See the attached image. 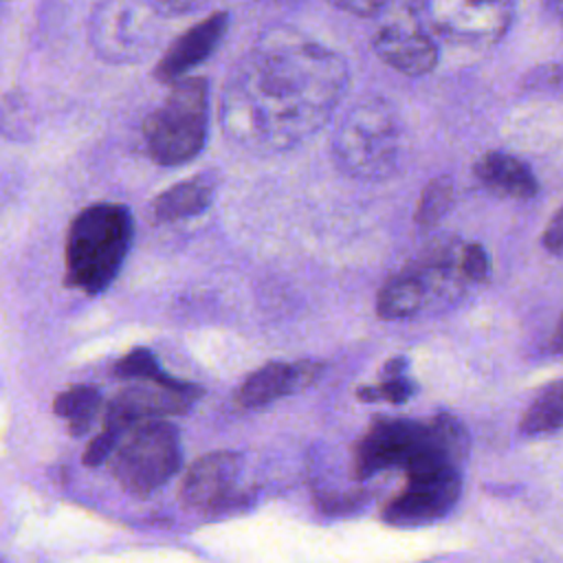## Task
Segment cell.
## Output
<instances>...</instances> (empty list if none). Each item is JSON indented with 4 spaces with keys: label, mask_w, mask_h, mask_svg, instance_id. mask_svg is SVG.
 <instances>
[{
    "label": "cell",
    "mask_w": 563,
    "mask_h": 563,
    "mask_svg": "<svg viewBox=\"0 0 563 563\" xmlns=\"http://www.w3.org/2000/svg\"><path fill=\"white\" fill-rule=\"evenodd\" d=\"M347 86L343 57L290 29L266 33L235 66L222 99L227 132L262 152L312 136Z\"/></svg>",
    "instance_id": "6da1fadb"
},
{
    "label": "cell",
    "mask_w": 563,
    "mask_h": 563,
    "mask_svg": "<svg viewBox=\"0 0 563 563\" xmlns=\"http://www.w3.org/2000/svg\"><path fill=\"white\" fill-rule=\"evenodd\" d=\"M466 429L451 413L429 420L374 418L354 449V475L367 479L387 468H405L407 477L457 468L466 455Z\"/></svg>",
    "instance_id": "7a4b0ae2"
},
{
    "label": "cell",
    "mask_w": 563,
    "mask_h": 563,
    "mask_svg": "<svg viewBox=\"0 0 563 563\" xmlns=\"http://www.w3.org/2000/svg\"><path fill=\"white\" fill-rule=\"evenodd\" d=\"M132 242V216L114 202L90 205L77 213L66 240V282L99 295L117 277Z\"/></svg>",
    "instance_id": "3957f363"
},
{
    "label": "cell",
    "mask_w": 563,
    "mask_h": 563,
    "mask_svg": "<svg viewBox=\"0 0 563 563\" xmlns=\"http://www.w3.org/2000/svg\"><path fill=\"white\" fill-rule=\"evenodd\" d=\"M402 125L389 101L365 97L356 101L332 134L336 165L354 178H383L398 165Z\"/></svg>",
    "instance_id": "277c9868"
},
{
    "label": "cell",
    "mask_w": 563,
    "mask_h": 563,
    "mask_svg": "<svg viewBox=\"0 0 563 563\" xmlns=\"http://www.w3.org/2000/svg\"><path fill=\"white\" fill-rule=\"evenodd\" d=\"M209 88L202 77L174 81L163 103L145 119L143 136L158 165L191 161L207 141Z\"/></svg>",
    "instance_id": "5b68a950"
},
{
    "label": "cell",
    "mask_w": 563,
    "mask_h": 563,
    "mask_svg": "<svg viewBox=\"0 0 563 563\" xmlns=\"http://www.w3.org/2000/svg\"><path fill=\"white\" fill-rule=\"evenodd\" d=\"M180 466L178 431L163 420H145L128 427L112 455L114 479L132 495H150Z\"/></svg>",
    "instance_id": "8992f818"
},
{
    "label": "cell",
    "mask_w": 563,
    "mask_h": 563,
    "mask_svg": "<svg viewBox=\"0 0 563 563\" xmlns=\"http://www.w3.org/2000/svg\"><path fill=\"white\" fill-rule=\"evenodd\" d=\"M200 396V387L169 378V380H141L121 389L106 409L103 427L125 431L128 427L145 420H161L165 416L183 413Z\"/></svg>",
    "instance_id": "52a82bcc"
},
{
    "label": "cell",
    "mask_w": 563,
    "mask_h": 563,
    "mask_svg": "<svg viewBox=\"0 0 563 563\" xmlns=\"http://www.w3.org/2000/svg\"><path fill=\"white\" fill-rule=\"evenodd\" d=\"M422 9L440 37L462 46L495 44L512 18L506 2H427Z\"/></svg>",
    "instance_id": "ba28073f"
},
{
    "label": "cell",
    "mask_w": 563,
    "mask_h": 563,
    "mask_svg": "<svg viewBox=\"0 0 563 563\" xmlns=\"http://www.w3.org/2000/svg\"><path fill=\"white\" fill-rule=\"evenodd\" d=\"M462 477L457 468L407 477V486L385 504L383 519L391 526H422L444 517L457 501Z\"/></svg>",
    "instance_id": "9c48e42d"
},
{
    "label": "cell",
    "mask_w": 563,
    "mask_h": 563,
    "mask_svg": "<svg viewBox=\"0 0 563 563\" xmlns=\"http://www.w3.org/2000/svg\"><path fill=\"white\" fill-rule=\"evenodd\" d=\"M376 55L405 75H424L438 64V46L433 35L418 18H391L374 37Z\"/></svg>",
    "instance_id": "30bf717a"
},
{
    "label": "cell",
    "mask_w": 563,
    "mask_h": 563,
    "mask_svg": "<svg viewBox=\"0 0 563 563\" xmlns=\"http://www.w3.org/2000/svg\"><path fill=\"white\" fill-rule=\"evenodd\" d=\"M240 462V455L231 451H216L196 460L180 486L185 506L207 512L227 508L235 499Z\"/></svg>",
    "instance_id": "8fae6325"
},
{
    "label": "cell",
    "mask_w": 563,
    "mask_h": 563,
    "mask_svg": "<svg viewBox=\"0 0 563 563\" xmlns=\"http://www.w3.org/2000/svg\"><path fill=\"white\" fill-rule=\"evenodd\" d=\"M323 365L314 361H271L244 378V383L238 389V402L242 407H264L273 400H279L288 394L308 387L310 383H314Z\"/></svg>",
    "instance_id": "7c38bea8"
},
{
    "label": "cell",
    "mask_w": 563,
    "mask_h": 563,
    "mask_svg": "<svg viewBox=\"0 0 563 563\" xmlns=\"http://www.w3.org/2000/svg\"><path fill=\"white\" fill-rule=\"evenodd\" d=\"M229 24V15L224 11H216L202 22L187 29L178 40L172 42V46L165 51L163 59L154 68V77L158 81H178L187 70L205 62L216 46L220 44L224 31Z\"/></svg>",
    "instance_id": "4fadbf2b"
},
{
    "label": "cell",
    "mask_w": 563,
    "mask_h": 563,
    "mask_svg": "<svg viewBox=\"0 0 563 563\" xmlns=\"http://www.w3.org/2000/svg\"><path fill=\"white\" fill-rule=\"evenodd\" d=\"M435 301V290L424 268L413 262L391 275L378 290L376 312L380 319H407Z\"/></svg>",
    "instance_id": "5bb4252c"
},
{
    "label": "cell",
    "mask_w": 563,
    "mask_h": 563,
    "mask_svg": "<svg viewBox=\"0 0 563 563\" xmlns=\"http://www.w3.org/2000/svg\"><path fill=\"white\" fill-rule=\"evenodd\" d=\"M473 174L488 191L515 200H528L537 196L539 189L532 169L521 158L506 152H486L473 165Z\"/></svg>",
    "instance_id": "9a60e30c"
},
{
    "label": "cell",
    "mask_w": 563,
    "mask_h": 563,
    "mask_svg": "<svg viewBox=\"0 0 563 563\" xmlns=\"http://www.w3.org/2000/svg\"><path fill=\"white\" fill-rule=\"evenodd\" d=\"M213 198V189L205 178L183 180L169 189H165L152 202V218L156 222H174L183 218H191L202 213Z\"/></svg>",
    "instance_id": "2e32d148"
},
{
    "label": "cell",
    "mask_w": 563,
    "mask_h": 563,
    "mask_svg": "<svg viewBox=\"0 0 563 563\" xmlns=\"http://www.w3.org/2000/svg\"><path fill=\"white\" fill-rule=\"evenodd\" d=\"M563 427V378L548 383L523 411L519 431L523 435L552 433Z\"/></svg>",
    "instance_id": "e0dca14e"
},
{
    "label": "cell",
    "mask_w": 563,
    "mask_h": 563,
    "mask_svg": "<svg viewBox=\"0 0 563 563\" xmlns=\"http://www.w3.org/2000/svg\"><path fill=\"white\" fill-rule=\"evenodd\" d=\"M101 400L103 398L97 387L73 385L55 398L53 411L68 422V431L73 435H84L90 429L95 416L99 413Z\"/></svg>",
    "instance_id": "ac0fdd59"
},
{
    "label": "cell",
    "mask_w": 563,
    "mask_h": 563,
    "mask_svg": "<svg viewBox=\"0 0 563 563\" xmlns=\"http://www.w3.org/2000/svg\"><path fill=\"white\" fill-rule=\"evenodd\" d=\"M453 205V180L451 176H435L433 180H429L418 198L416 205V213L413 220L420 227H433L438 224L444 213L451 209Z\"/></svg>",
    "instance_id": "d6986e66"
},
{
    "label": "cell",
    "mask_w": 563,
    "mask_h": 563,
    "mask_svg": "<svg viewBox=\"0 0 563 563\" xmlns=\"http://www.w3.org/2000/svg\"><path fill=\"white\" fill-rule=\"evenodd\" d=\"M416 391L413 380H409L407 376H389V378H380V383H372V385H361L356 389V398L363 402H391V405H400L405 400H409Z\"/></svg>",
    "instance_id": "ffe728a7"
},
{
    "label": "cell",
    "mask_w": 563,
    "mask_h": 563,
    "mask_svg": "<svg viewBox=\"0 0 563 563\" xmlns=\"http://www.w3.org/2000/svg\"><path fill=\"white\" fill-rule=\"evenodd\" d=\"M114 374L119 378H134V380H169L172 378L161 369L156 356L145 347H136L128 356H123L114 365Z\"/></svg>",
    "instance_id": "44dd1931"
},
{
    "label": "cell",
    "mask_w": 563,
    "mask_h": 563,
    "mask_svg": "<svg viewBox=\"0 0 563 563\" xmlns=\"http://www.w3.org/2000/svg\"><path fill=\"white\" fill-rule=\"evenodd\" d=\"M457 264H460V273L466 279V284H479V282L488 279L490 262H488V253L482 244H477V242L460 244Z\"/></svg>",
    "instance_id": "7402d4cb"
},
{
    "label": "cell",
    "mask_w": 563,
    "mask_h": 563,
    "mask_svg": "<svg viewBox=\"0 0 563 563\" xmlns=\"http://www.w3.org/2000/svg\"><path fill=\"white\" fill-rule=\"evenodd\" d=\"M543 246L554 255H563V205L559 207V211L552 216L543 231Z\"/></svg>",
    "instance_id": "603a6c76"
},
{
    "label": "cell",
    "mask_w": 563,
    "mask_h": 563,
    "mask_svg": "<svg viewBox=\"0 0 563 563\" xmlns=\"http://www.w3.org/2000/svg\"><path fill=\"white\" fill-rule=\"evenodd\" d=\"M407 369V358L405 356H391L380 372V378H389V376H405Z\"/></svg>",
    "instance_id": "cb8c5ba5"
},
{
    "label": "cell",
    "mask_w": 563,
    "mask_h": 563,
    "mask_svg": "<svg viewBox=\"0 0 563 563\" xmlns=\"http://www.w3.org/2000/svg\"><path fill=\"white\" fill-rule=\"evenodd\" d=\"M339 7L345 9V11H354V13H374V11H378L376 2H341Z\"/></svg>",
    "instance_id": "d4e9b609"
},
{
    "label": "cell",
    "mask_w": 563,
    "mask_h": 563,
    "mask_svg": "<svg viewBox=\"0 0 563 563\" xmlns=\"http://www.w3.org/2000/svg\"><path fill=\"white\" fill-rule=\"evenodd\" d=\"M554 350L563 356V314H561V319L556 323V330H554Z\"/></svg>",
    "instance_id": "484cf974"
},
{
    "label": "cell",
    "mask_w": 563,
    "mask_h": 563,
    "mask_svg": "<svg viewBox=\"0 0 563 563\" xmlns=\"http://www.w3.org/2000/svg\"><path fill=\"white\" fill-rule=\"evenodd\" d=\"M561 20H563V13H561Z\"/></svg>",
    "instance_id": "4316f807"
}]
</instances>
